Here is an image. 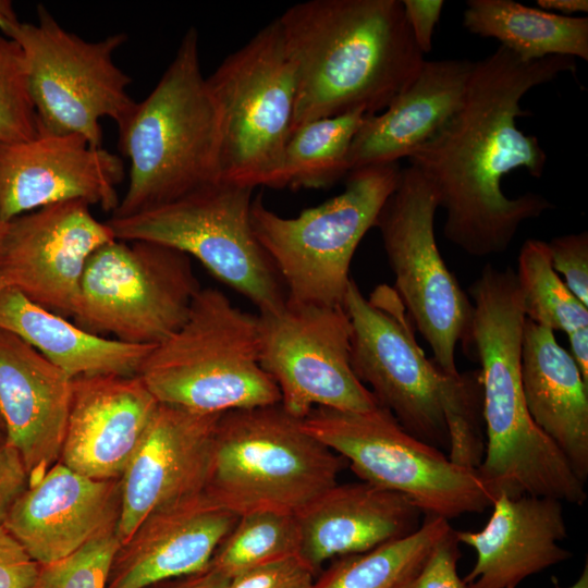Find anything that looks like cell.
<instances>
[{
	"instance_id": "cell-5",
	"label": "cell",
	"mask_w": 588,
	"mask_h": 588,
	"mask_svg": "<svg viewBox=\"0 0 588 588\" xmlns=\"http://www.w3.org/2000/svg\"><path fill=\"white\" fill-rule=\"evenodd\" d=\"M137 376L160 404L199 414L281 402L259 363L258 316L213 287L198 291L185 322L151 348Z\"/></svg>"
},
{
	"instance_id": "cell-41",
	"label": "cell",
	"mask_w": 588,
	"mask_h": 588,
	"mask_svg": "<svg viewBox=\"0 0 588 588\" xmlns=\"http://www.w3.org/2000/svg\"><path fill=\"white\" fill-rule=\"evenodd\" d=\"M405 19L422 53L432 47V35L444 7L442 0H402Z\"/></svg>"
},
{
	"instance_id": "cell-47",
	"label": "cell",
	"mask_w": 588,
	"mask_h": 588,
	"mask_svg": "<svg viewBox=\"0 0 588 588\" xmlns=\"http://www.w3.org/2000/svg\"><path fill=\"white\" fill-rule=\"evenodd\" d=\"M5 222L0 217V240L2 237L3 231H4Z\"/></svg>"
},
{
	"instance_id": "cell-21",
	"label": "cell",
	"mask_w": 588,
	"mask_h": 588,
	"mask_svg": "<svg viewBox=\"0 0 588 588\" xmlns=\"http://www.w3.org/2000/svg\"><path fill=\"white\" fill-rule=\"evenodd\" d=\"M72 382L33 346L0 330V420L7 441L22 460L27 486L60 460Z\"/></svg>"
},
{
	"instance_id": "cell-2",
	"label": "cell",
	"mask_w": 588,
	"mask_h": 588,
	"mask_svg": "<svg viewBox=\"0 0 588 588\" xmlns=\"http://www.w3.org/2000/svg\"><path fill=\"white\" fill-rule=\"evenodd\" d=\"M278 22L296 76L292 131L354 110H384L425 62L402 0H310Z\"/></svg>"
},
{
	"instance_id": "cell-34",
	"label": "cell",
	"mask_w": 588,
	"mask_h": 588,
	"mask_svg": "<svg viewBox=\"0 0 588 588\" xmlns=\"http://www.w3.org/2000/svg\"><path fill=\"white\" fill-rule=\"evenodd\" d=\"M37 134L22 49L13 39L0 36V143L28 140Z\"/></svg>"
},
{
	"instance_id": "cell-20",
	"label": "cell",
	"mask_w": 588,
	"mask_h": 588,
	"mask_svg": "<svg viewBox=\"0 0 588 588\" xmlns=\"http://www.w3.org/2000/svg\"><path fill=\"white\" fill-rule=\"evenodd\" d=\"M158 405L137 375L73 378L59 461L91 479H121Z\"/></svg>"
},
{
	"instance_id": "cell-27",
	"label": "cell",
	"mask_w": 588,
	"mask_h": 588,
	"mask_svg": "<svg viewBox=\"0 0 588 588\" xmlns=\"http://www.w3.org/2000/svg\"><path fill=\"white\" fill-rule=\"evenodd\" d=\"M0 330L25 341L71 378L136 376L154 347L90 333L7 286L0 291Z\"/></svg>"
},
{
	"instance_id": "cell-44",
	"label": "cell",
	"mask_w": 588,
	"mask_h": 588,
	"mask_svg": "<svg viewBox=\"0 0 588 588\" xmlns=\"http://www.w3.org/2000/svg\"><path fill=\"white\" fill-rule=\"evenodd\" d=\"M537 4L541 10L564 16L588 11L587 0H538Z\"/></svg>"
},
{
	"instance_id": "cell-18",
	"label": "cell",
	"mask_w": 588,
	"mask_h": 588,
	"mask_svg": "<svg viewBox=\"0 0 588 588\" xmlns=\"http://www.w3.org/2000/svg\"><path fill=\"white\" fill-rule=\"evenodd\" d=\"M220 415L159 403L120 479L121 544L152 512L205 491Z\"/></svg>"
},
{
	"instance_id": "cell-12",
	"label": "cell",
	"mask_w": 588,
	"mask_h": 588,
	"mask_svg": "<svg viewBox=\"0 0 588 588\" xmlns=\"http://www.w3.org/2000/svg\"><path fill=\"white\" fill-rule=\"evenodd\" d=\"M200 289L186 254L114 238L89 257L72 320L94 334L155 346L185 322Z\"/></svg>"
},
{
	"instance_id": "cell-31",
	"label": "cell",
	"mask_w": 588,
	"mask_h": 588,
	"mask_svg": "<svg viewBox=\"0 0 588 588\" xmlns=\"http://www.w3.org/2000/svg\"><path fill=\"white\" fill-rule=\"evenodd\" d=\"M516 277L527 319L566 334L588 327V307L553 270L547 242L529 238L522 245Z\"/></svg>"
},
{
	"instance_id": "cell-16",
	"label": "cell",
	"mask_w": 588,
	"mask_h": 588,
	"mask_svg": "<svg viewBox=\"0 0 588 588\" xmlns=\"http://www.w3.org/2000/svg\"><path fill=\"white\" fill-rule=\"evenodd\" d=\"M82 200L39 208L5 222L0 280L33 303L65 318L74 315L91 254L114 240Z\"/></svg>"
},
{
	"instance_id": "cell-40",
	"label": "cell",
	"mask_w": 588,
	"mask_h": 588,
	"mask_svg": "<svg viewBox=\"0 0 588 588\" xmlns=\"http://www.w3.org/2000/svg\"><path fill=\"white\" fill-rule=\"evenodd\" d=\"M27 485L22 460L0 429V525H3L11 506Z\"/></svg>"
},
{
	"instance_id": "cell-15",
	"label": "cell",
	"mask_w": 588,
	"mask_h": 588,
	"mask_svg": "<svg viewBox=\"0 0 588 588\" xmlns=\"http://www.w3.org/2000/svg\"><path fill=\"white\" fill-rule=\"evenodd\" d=\"M257 316L259 363L289 414L303 419L316 407L367 412L379 406L353 371L352 328L343 306L286 299Z\"/></svg>"
},
{
	"instance_id": "cell-45",
	"label": "cell",
	"mask_w": 588,
	"mask_h": 588,
	"mask_svg": "<svg viewBox=\"0 0 588 588\" xmlns=\"http://www.w3.org/2000/svg\"><path fill=\"white\" fill-rule=\"evenodd\" d=\"M0 19H5V20L17 19L13 4L10 0H0Z\"/></svg>"
},
{
	"instance_id": "cell-43",
	"label": "cell",
	"mask_w": 588,
	"mask_h": 588,
	"mask_svg": "<svg viewBox=\"0 0 588 588\" xmlns=\"http://www.w3.org/2000/svg\"><path fill=\"white\" fill-rule=\"evenodd\" d=\"M571 355L576 363L583 380L588 384V327L577 329L567 334Z\"/></svg>"
},
{
	"instance_id": "cell-37",
	"label": "cell",
	"mask_w": 588,
	"mask_h": 588,
	"mask_svg": "<svg viewBox=\"0 0 588 588\" xmlns=\"http://www.w3.org/2000/svg\"><path fill=\"white\" fill-rule=\"evenodd\" d=\"M316 577L295 555L245 571L231 578L229 588H311Z\"/></svg>"
},
{
	"instance_id": "cell-3",
	"label": "cell",
	"mask_w": 588,
	"mask_h": 588,
	"mask_svg": "<svg viewBox=\"0 0 588 588\" xmlns=\"http://www.w3.org/2000/svg\"><path fill=\"white\" fill-rule=\"evenodd\" d=\"M487 442L476 469L494 499L547 497L583 505L585 483L526 407L520 352L525 313L516 272L488 264L469 285Z\"/></svg>"
},
{
	"instance_id": "cell-23",
	"label": "cell",
	"mask_w": 588,
	"mask_h": 588,
	"mask_svg": "<svg viewBox=\"0 0 588 588\" xmlns=\"http://www.w3.org/2000/svg\"><path fill=\"white\" fill-rule=\"evenodd\" d=\"M455 535L476 552V563L464 578L469 588H515L571 558L559 544L567 528L561 501L553 498L500 494L482 529Z\"/></svg>"
},
{
	"instance_id": "cell-1",
	"label": "cell",
	"mask_w": 588,
	"mask_h": 588,
	"mask_svg": "<svg viewBox=\"0 0 588 588\" xmlns=\"http://www.w3.org/2000/svg\"><path fill=\"white\" fill-rule=\"evenodd\" d=\"M564 72H576L575 59L551 56L524 62L500 46L474 62L458 110L407 158L445 211L443 235L468 255L505 252L524 221L553 208L537 193L509 198L501 181L519 168L542 176L547 154L536 136L517 126L518 118L530 114L520 100Z\"/></svg>"
},
{
	"instance_id": "cell-42",
	"label": "cell",
	"mask_w": 588,
	"mask_h": 588,
	"mask_svg": "<svg viewBox=\"0 0 588 588\" xmlns=\"http://www.w3.org/2000/svg\"><path fill=\"white\" fill-rule=\"evenodd\" d=\"M231 578L212 565L197 573L163 581L159 588H229Z\"/></svg>"
},
{
	"instance_id": "cell-11",
	"label": "cell",
	"mask_w": 588,
	"mask_h": 588,
	"mask_svg": "<svg viewBox=\"0 0 588 588\" xmlns=\"http://www.w3.org/2000/svg\"><path fill=\"white\" fill-rule=\"evenodd\" d=\"M250 187L217 182L166 205L107 222L122 241L162 244L197 259L259 310L286 302L284 286L257 240Z\"/></svg>"
},
{
	"instance_id": "cell-48",
	"label": "cell",
	"mask_w": 588,
	"mask_h": 588,
	"mask_svg": "<svg viewBox=\"0 0 588 588\" xmlns=\"http://www.w3.org/2000/svg\"><path fill=\"white\" fill-rule=\"evenodd\" d=\"M3 287H4V284H3L2 281L0 280V291H1ZM0 429L3 430L1 420H0Z\"/></svg>"
},
{
	"instance_id": "cell-46",
	"label": "cell",
	"mask_w": 588,
	"mask_h": 588,
	"mask_svg": "<svg viewBox=\"0 0 588 588\" xmlns=\"http://www.w3.org/2000/svg\"><path fill=\"white\" fill-rule=\"evenodd\" d=\"M554 588H562L558 585V581L554 579ZM567 588H588V564H585V567L579 576V578Z\"/></svg>"
},
{
	"instance_id": "cell-30",
	"label": "cell",
	"mask_w": 588,
	"mask_h": 588,
	"mask_svg": "<svg viewBox=\"0 0 588 588\" xmlns=\"http://www.w3.org/2000/svg\"><path fill=\"white\" fill-rule=\"evenodd\" d=\"M451 529L448 519L427 514L420 527L407 536L336 558L317 575L311 588H400Z\"/></svg>"
},
{
	"instance_id": "cell-6",
	"label": "cell",
	"mask_w": 588,
	"mask_h": 588,
	"mask_svg": "<svg viewBox=\"0 0 588 588\" xmlns=\"http://www.w3.org/2000/svg\"><path fill=\"white\" fill-rule=\"evenodd\" d=\"M344 461L281 403L233 409L218 419L205 492L238 517L296 515L338 483Z\"/></svg>"
},
{
	"instance_id": "cell-38",
	"label": "cell",
	"mask_w": 588,
	"mask_h": 588,
	"mask_svg": "<svg viewBox=\"0 0 588 588\" xmlns=\"http://www.w3.org/2000/svg\"><path fill=\"white\" fill-rule=\"evenodd\" d=\"M458 544L452 528L433 548L420 569L400 588H469L457 573Z\"/></svg>"
},
{
	"instance_id": "cell-29",
	"label": "cell",
	"mask_w": 588,
	"mask_h": 588,
	"mask_svg": "<svg viewBox=\"0 0 588 588\" xmlns=\"http://www.w3.org/2000/svg\"><path fill=\"white\" fill-rule=\"evenodd\" d=\"M367 115L364 110H354L293 130L274 188L321 189L347 175L351 146Z\"/></svg>"
},
{
	"instance_id": "cell-25",
	"label": "cell",
	"mask_w": 588,
	"mask_h": 588,
	"mask_svg": "<svg viewBox=\"0 0 588 588\" xmlns=\"http://www.w3.org/2000/svg\"><path fill=\"white\" fill-rule=\"evenodd\" d=\"M474 62H424L414 81L380 114H368L348 156L353 170L397 163L428 143L463 103Z\"/></svg>"
},
{
	"instance_id": "cell-7",
	"label": "cell",
	"mask_w": 588,
	"mask_h": 588,
	"mask_svg": "<svg viewBox=\"0 0 588 588\" xmlns=\"http://www.w3.org/2000/svg\"><path fill=\"white\" fill-rule=\"evenodd\" d=\"M399 163L367 167L346 175L339 195L286 218L253 198L250 222L286 293L297 304L343 306L350 267L365 234L395 189Z\"/></svg>"
},
{
	"instance_id": "cell-33",
	"label": "cell",
	"mask_w": 588,
	"mask_h": 588,
	"mask_svg": "<svg viewBox=\"0 0 588 588\" xmlns=\"http://www.w3.org/2000/svg\"><path fill=\"white\" fill-rule=\"evenodd\" d=\"M442 408L449 434V458L476 470L485 453L482 388L479 370L444 376Z\"/></svg>"
},
{
	"instance_id": "cell-9",
	"label": "cell",
	"mask_w": 588,
	"mask_h": 588,
	"mask_svg": "<svg viewBox=\"0 0 588 588\" xmlns=\"http://www.w3.org/2000/svg\"><path fill=\"white\" fill-rule=\"evenodd\" d=\"M302 426L363 481L407 497L426 515L449 520L492 506L494 498L476 470L408 433L380 405L367 412L316 407Z\"/></svg>"
},
{
	"instance_id": "cell-39",
	"label": "cell",
	"mask_w": 588,
	"mask_h": 588,
	"mask_svg": "<svg viewBox=\"0 0 588 588\" xmlns=\"http://www.w3.org/2000/svg\"><path fill=\"white\" fill-rule=\"evenodd\" d=\"M41 566L0 525V588H38Z\"/></svg>"
},
{
	"instance_id": "cell-24",
	"label": "cell",
	"mask_w": 588,
	"mask_h": 588,
	"mask_svg": "<svg viewBox=\"0 0 588 588\" xmlns=\"http://www.w3.org/2000/svg\"><path fill=\"white\" fill-rule=\"evenodd\" d=\"M407 497L368 482L334 485L295 516L298 555L318 575L332 559L363 553L407 536L421 523Z\"/></svg>"
},
{
	"instance_id": "cell-4",
	"label": "cell",
	"mask_w": 588,
	"mask_h": 588,
	"mask_svg": "<svg viewBox=\"0 0 588 588\" xmlns=\"http://www.w3.org/2000/svg\"><path fill=\"white\" fill-rule=\"evenodd\" d=\"M130 180L112 218L133 216L220 182L219 107L201 73L199 36L184 34L161 78L118 126Z\"/></svg>"
},
{
	"instance_id": "cell-36",
	"label": "cell",
	"mask_w": 588,
	"mask_h": 588,
	"mask_svg": "<svg viewBox=\"0 0 588 588\" xmlns=\"http://www.w3.org/2000/svg\"><path fill=\"white\" fill-rule=\"evenodd\" d=\"M551 266L568 290L588 307V232L571 233L547 242Z\"/></svg>"
},
{
	"instance_id": "cell-26",
	"label": "cell",
	"mask_w": 588,
	"mask_h": 588,
	"mask_svg": "<svg viewBox=\"0 0 588 588\" xmlns=\"http://www.w3.org/2000/svg\"><path fill=\"white\" fill-rule=\"evenodd\" d=\"M520 379L528 413L585 483L588 476V384L554 332L525 319Z\"/></svg>"
},
{
	"instance_id": "cell-10",
	"label": "cell",
	"mask_w": 588,
	"mask_h": 588,
	"mask_svg": "<svg viewBox=\"0 0 588 588\" xmlns=\"http://www.w3.org/2000/svg\"><path fill=\"white\" fill-rule=\"evenodd\" d=\"M207 83L220 111V182L274 188L296 105L278 19L228 56Z\"/></svg>"
},
{
	"instance_id": "cell-28",
	"label": "cell",
	"mask_w": 588,
	"mask_h": 588,
	"mask_svg": "<svg viewBox=\"0 0 588 588\" xmlns=\"http://www.w3.org/2000/svg\"><path fill=\"white\" fill-rule=\"evenodd\" d=\"M463 25L494 38L524 62L551 56L588 60V19L564 16L513 0H468Z\"/></svg>"
},
{
	"instance_id": "cell-8",
	"label": "cell",
	"mask_w": 588,
	"mask_h": 588,
	"mask_svg": "<svg viewBox=\"0 0 588 588\" xmlns=\"http://www.w3.org/2000/svg\"><path fill=\"white\" fill-rule=\"evenodd\" d=\"M38 22L0 19V29L22 49L38 133L84 137L102 147L100 121L120 126L136 101L131 78L114 62V52L127 40L124 33L87 41L64 29L41 4Z\"/></svg>"
},
{
	"instance_id": "cell-14",
	"label": "cell",
	"mask_w": 588,
	"mask_h": 588,
	"mask_svg": "<svg viewBox=\"0 0 588 588\" xmlns=\"http://www.w3.org/2000/svg\"><path fill=\"white\" fill-rule=\"evenodd\" d=\"M352 328L351 365L357 379L412 436L449 448L442 408L444 372L416 341V328L393 286L366 297L351 279L344 301Z\"/></svg>"
},
{
	"instance_id": "cell-13",
	"label": "cell",
	"mask_w": 588,
	"mask_h": 588,
	"mask_svg": "<svg viewBox=\"0 0 588 588\" xmlns=\"http://www.w3.org/2000/svg\"><path fill=\"white\" fill-rule=\"evenodd\" d=\"M438 208L430 183L409 166L401 169L397 185L375 228L394 273L393 287L416 330L428 342L432 362L444 373L456 376L457 343L474 346V306L439 252L434 236Z\"/></svg>"
},
{
	"instance_id": "cell-19",
	"label": "cell",
	"mask_w": 588,
	"mask_h": 588,
	"mask_svg": "<svg viewBox=\"0 0 588 588\" xmlns=\"http://www.w3.org/2000/svg\"><path fill=\"white\" fill-rule=\"evenodd\" d=\"M120 501V479H91L58 462L19 495L3 526L46 566L117 529Z\"/></svg>"
},
{
	"instance_id": "cell-35",
	"label": "cell",
	"mask_w": 588,
	"mask_h": 588,
	"mask_svg": "<svg viewBox=\"0 0 588 588\" xmlns=\"http://www.w3.org/2000/svg\"><path fill=\"white\" fill-rule=\"evenodd\" d=\"M120 548L117 529L109 530L64 559L41 566L38 588H107Z\"/></svg>"
},
{
	"instance_id": "cell-17",
	"label": "cell",
	"mask_w": 588,
	"mask_h": 588,
	"mask_svg": "<svg viewBox=\"0 0 588 588\" xmlns=\"http://www.w3.org/2000/svg\"><path fill=\"white\" fill-rule=\"evenodd\" d=\"M122 159L76 134L38 133L0 143V217L4 222L53 204L82 200L114 212Z\"/></svg>"
},
{
	"instance_id": "cell-32",
	"label": "cell",
	"mask_w": 588,
	"mask_h": 588,
	"mask_svg": "<svg viewBox=\"0 0 588 588\" xmlns=\"http://www.w3.org/2000/svg\"><path fill=\"white\" fill-rule=\"evenodd\" d=\"M299 543L294 514L252 512L238 517L209 564L232 578L250 568L298 555Z\"/></svg>"
},
{
	"instance_id": "cell-22",
	"label": "cell",
	"mask_w": 588,
	"mask_h": 588,
	"mask_svg": "<svg viewBox=\"0 0 588 588\" xmlns=\"http://www.w3.org/2000/svg\"><path fill=\"white\" fill-rule=\"evenodd\" d=\"M237 519L205 491L158 509L121 544L107 588H150L203 571Z\"/></svg>"
}]
</instances>
